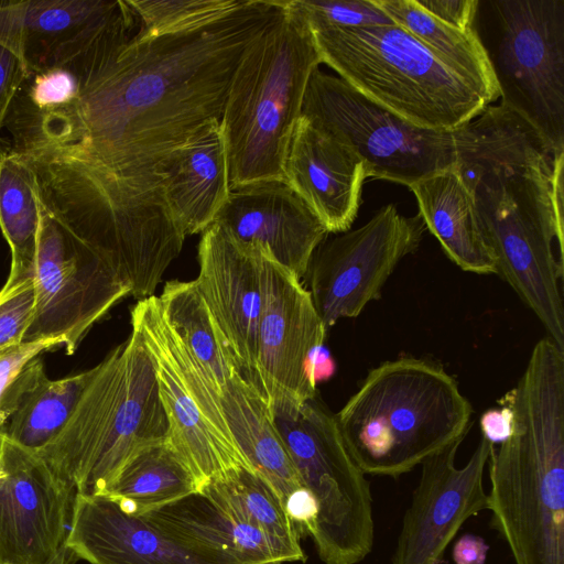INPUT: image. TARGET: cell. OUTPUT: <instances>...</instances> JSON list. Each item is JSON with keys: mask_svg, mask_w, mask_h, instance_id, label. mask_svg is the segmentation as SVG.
Returning <instances> with one entry per match:
<instances>
[{"mask_svg": "<svg viewBox=\"0 0 564 564\" xmlns=\"http://www.w3.org/2000/svg\"><path fill=\"white\" fill-rule=\"evenodd\" d=\"M455 133L456 169L474 195L495 274L564 350V154L502 105Z\"/></svg>", "mask_w": 564, "mask_h": 564, "instance_id": "cell-1", "label": "cell"}, {"mask_svg": "<svg viewBox=\"0 0 564 564\" xmlns=\"http://www.w3.org/2000/svg\"><path fill=\"white\" fill-rule=\"evenodd\" d=\"M498 403L512 432L490 447L491 524L516 564H564V350L540 339Z\"/></svg>", "mask_w": 564, "mask_h": 564, "instance_id": "cell-2", "label": "cell"}, {"mask_svg": "<svg viewBox=\"0 0 564 564\" xmlns=\"http://www.w3.org/2000/svg\"><path fill=\"white\" fill-rule=\"evenodd\" d=\"M471 405L442 365L401 357L372 368L335 414L352 459L366 475L398 478L471 426Z\"/></svg>", "mask_w": 564, "mask_h": 564, "instance_id": "cell-3", "label": "cell"}, {"mask_svg": "<svg viewBox=\"0 0 564 564\" xmlns=\"http://www.w3.org/2000/svg\"><path fill=\"white\" fill-rule=\"evenodd\" d=\"M93 367L62 432L36 453L76 494L102 496L141 449L167 441L156 371L140 330Z\"/></svg>", "mask_w": 564, "mask_h": 564, "instance_id": "cell-4", "label": "cell"}, {"mask_svg": "<svg viewBox=\"0 0 564 564\" xmlns=\"http://www.w3.org/2000/svg\"><path fill=\"white\" fill-rule=\"evenodd\" d=\"M322 63L302 15L281 0L274 18L247 46L220 119L230 189L283 181V163L304 93Z\"/></svg>", "mask_w": 564, "mask_h": 564, "instance_id": "cell-5", "label": "cell"}, {"mask_svg": "<svg viewBox=\"0 0 564 564\" xmlns=\"http://www.w3.org/2000/svg\"><path fill=\"white\" fill-rule=\"evenodd\" d=\"M307 26L322 63L416 127L454 131L491 104L481 90L398 25Z\"/></svg>", "mask_w": 564, "mask_h": 564, "instance_id": "cell-6", "label": "cell"}, {"mask_svg": "<svg viewBox=\"0 0 564 564\" xmlns=\"http://www.w3.org/2000/svg\"><path fill=\"white\" fill-rule=\"evenodd\" d=\"M474 30L500 105L564 153V0L479 1Z\"/></svg>", "mask_w": 564, "mask_h": 564, "instance_id": "cell-7", "label": "cell"}, {"mask_svg": "<svg viewBox=\"0 0 564 564\" xmlns=\"http://www.w3.org/2000/svg\"><path fill=\"white\" fill-rule=\"evenodd\" d=\"M303 486L318 505L312 536L325 564H358L372 550V495L335 414L316 395L303 403L268 402Z\"/></svg>", "mask_w": 564, "mask_h": 564, "instance_id": "cell-8", "label": "cell"}, {"mask_svg": "<svg viewBox=\"0 0 564 564\" xmlns=\"http://www.w3.org/2000/svg\"><path fill=\"white\" fill-rule=\"evenodd\" d=\"M301 117L350 147L364 161L367 177L410 187L457 165L455 130L416 127L318 68L308 79Z\"/></svg>", "mask_w": 564, "mask_h": 564, "instance_id": "cell-9", "label": "cell"}, {"mask_svg": "<svg viewBox=\"0 0 564 564\" xmlns=\"http://www.w3.org/2000/svg\"><path fill=\"white\" fill-rule=\"evenodd\" d=\"M131 325L140 330L154 362L169 421L167 443L200 490L234 470H253L228 430L219 391L166 324L158 296L132 307Z\"/></svg>", "mask_w": 564, "mask_h": 564, "instance_id": "cell-10", "label": "cell"}, {"mask_svg": "<svg viewBox=\"0 0 564 564\" xmlns=\"http://www.w3.org/2000/svg\"><path fill=\"white\" fill-rule=\"evenodd\" d=\"M39 206L35 308L23 343L57 340L72 355L93 325L130 295V289L96 252L67 236L40 202Z\"/></svg>", "mask_w": 564, "mask_h": 564, "instance_id": "cell-11", "label": "cell"}, {"mask_svg": "<svg viewBox=\"0 0 564 564\" xmlns=\"http://www.w3.org/2000/svg\"><path fill=\"white\" fill-rule=\"evenodd\" d=\"M425 229L419 214L405 217L389 204L361 227L318 245L304 278L326 329L340 318L358 316L380 297L398 263L417 249Z\"/></svg>", "mask_w": 564, "mask_h": 564, "instance_id": "cell-12", "label": "cell"}, {"mask_svg": "<svg viewBox=\"0 0 564 564\" xmlns=\"http://www.w3.org/2000/svg\"><path fill=\"white\" fill-rule=\"evenodd\" d=\"M260 250V249H259ZM257 381L268 402L317 395L314 365L326 327L301 280L261 251Z\"/></svg>", "mask_w": 564, "mask_h": 564, "instance_id": "cell-13", "label": "cell"}, {"mask_svg": "<svg viewBox=\"0 0 564 564\" xmlns=\"http://www.w3.org/2000/svg\"><path fill=\"white\" fill-rule=\"evenodd\" d=\"M457 440L421 464V475L406 509L392 564H438L462 525L488 509L484 473L491 444L481 436L463 467L455 463Z\"/></svg>", "mask_w": 564, "mask_h": 564, "instance_id": "cell-14", "label": "cell"}, {"mask_svg": "<svg viewBox=\"0 0 564 564\" xmlns=\"http://www.w3.org/2000/svg\"><path fill=\"white\" fill-rule=\"evenodd\" d=\"M76 490L7 440L0 457V564H45L65 544Z\"/></svg>", "mask_w": 564, "mask_h": 564, "instance_id": "cell-15", "label": "cell"}, {"mask_svg": "<svg viewBox=\"0 0 564 564\" xmlns=\"http://www.w3.org/2000/svg\"><path fill=\"white\" fill-rule=\"evenodd\" d=\"M198 264L196 286L227 339L240 375L258 388L261 252L236 241L213 223L203 231Z\"/></svg>", "mask_w": 564, "mask_h": 564, "instance_id": "cell-16", "label": "cell"}, {"mask_svg": "<svg viewBox=\"0 0 564 564\" xmlns=\"http://www.w3.org/2000/svg\"><path fill=\"white\" fill-rule=\"evenodd\" d=\"M215 224L236 241L260 249L300 280L329 234L308 205L279 180L230 189Z\"/></svg>", "mask_w": 564, "mask_h": 564, "instance_id": "cell-17", "label": "cell"}, {"mask_svg": "<svg viewBox=\"0 0 564 564\" xmlns=\"http://www.w3.org/2000/svg\"><path fill=\"white\" fill-rule=\"evenodd\" d=\"M65 545L90 564H242L183 544L104 496L75 494Z\"/></svg>", "mask_w": 564, "mask_h": 564, "instance_id": "cell-18", "label": "cell"}, {"mask_svg": "<svg viewBox=\"0 0 564 564\" xmlns=\"http://www.w3.org/2000/svg\"><path fill=\"white\" fill-rule=\"evenodd\" d=\"M367 178L364 161L348 145L297 120L283 163V181L308 205L330 234L354 223Z\"/></svg>", "mask_w": 564, "mask_h": 564, "instance_id": "cell-19", "label": "cell"}, {"mask_svg": "<svg viewBox=\"0 0 564 564\" xmlns=\"http://www.w3.org/2000/svg\"><path fill=\"white\" fill-rule=\"evenodd\" d=\"M158 174L183 234L194 235L209 227L230 193L220 120L203 124L163 162Z\"/></svg>", "mask_w": 564, "mask_h": 564, "instance_id": "cell-20", "label": "cell"}, {"mask_svg": "<svg viewBox=\"0 0 564 564\" xmlns=\"http://www.w3.org/2000/svg\"><path fill=\"white\" fill-rule=\"evenodd\" d=\"M93 376V368L50 379L43 360L32 358L0 391V436L39 453L62 432Z\"/></svg>", "mask_w": 564, "mask_h": 564, "instance_id": "cell-21", "label": "cell"}, {"mask_svg": "<svg viewBox=\"0 0 564 564\" xmlns=\"http://www.w3.org/2000/svg\"><path fill=\"white\" fill-rule=\"evenodd\" d=\"M416 197L425 228L463 271L496 273L480 229L474 195L456 166L422 178L409 187Z\"/></svg>", "mask_w": 564, "mask_h": 564, "instance_id": "cell-22", "label": "cell"}, {"mask_svg": "<svg viewBox=\"0 0 564 564\" xmlns=\"http://www.w3.org/2000/svg\"><path fill=\"white\" fill-rule=\"evenodd\" d=\"M220 404L237 447L285 508L290 495L304 486L264 394L236 372L220 389Z\"/></svg>", "mask_w": 564, "mask_h": 564, "instance_id": "cell-23", "label": "cell"}, {"mask_svg": "<svg viewBox=\"0 0 564 564\" xmlns=\"http://www.w3.org/2000/svg\"><path fill=\"white\" fill-rule=\"evenodd\" d=\"M141 517L196 550L242 564H283L262 533L226 514L200 491Z\"/></svg>", "mask_w": 564, "mask_h": 564, "instance_id": "cell-24", "label": "cell"}, {"mask_svg": "<svg viewBox=\"0 0 564 564\" xmlns=\"http://www.w3.org/2000/svg\"><path fill=\"white\" fill-rule=\"evenodd\" d=\"M111 0H0V45L25 72L43 55L102 14Z\"/></svg>", "mask_w": 564, "mask_h": 564, "instance_id": "cell-25", "label": "cell"}, {"mask_svg": "<svg viewBox=\"0 0 564 564\" xmlns=\"http://www.w3.org/2000/svg\"><path fill=\"white\" fill-rule=\"evenodd\" d=\"M200 492L236 521L262 533L283 564L306 560L297 529L273 488L258 473L234 470L209 481Z\"/></svg>", "mask_w": 564, "mask_h": 564, "instance_id": "cell-26", "label": "cell"}, {"mask_svg": "<svg viewBox=\"0 0 564 564\" xmlns=\"http://www.w3.org/2000/svg\"><path fill=\"white\" fill-rule=\"evenodd\" d=\"M377 4L453 72L481 90L491 102L499 97L487 53L474 29L462 30L425 11L416 0H376Z\"/></svg>", "mask_w": 564, "mask_h": 564, "instance_id": "cell-27", "label": "cell"}, {"mask_svg": "<svg viewBox=\"0 0 564 564\" xmlns=\"http://www.w3.org/2000/svg\"><path fill=\"white\" fill-rule=\"evenodd\" d=\"M199 491L189 468L165 441L131 457L102 496L126 513L141 517Z\"/></svg>", "mask_w": 564, "mask_h": 564, "instance_id": "cell-28", "label": "cell"}, {"mask_svg": "<svg viewBox=\"0 0 564 564\" xmlns=\"http://www.w3.org/2000/svg\"><path fill=\"white\" fill-rule=\"evenodd\" d=\"M158 299L166 324L220 393L239 368L195 281H169Z\"/></svg>", "mask_w": 564, "mask_h": 564, "instance_id": "cell-29", "label": "cell"}, {"mask_svg": "<svg viewBox=\"0 0 564 564\" xmlns=\"http://www.w3.org/2000/svg\"><path fill=\"white\" fill-rule=\"evenodd\" d=\"M41 213L35 175L12 151L0 154V229L11 251V268L4 284L33 276Z\"/></svg>", "mask_w": 564, "mask_h": 564, "instance_id": "cell-30", "label": "cell"}, {"mask_svg": "<svg viewBox=\"0 0 564 564\" xmlns=\"http://www.w3.org/2000/svg\"><path fill=\"white\" fill-rule=\"evenodd\" d=\"M243 0H128L140 22L135 37L144 39L197 28L237 9Z\"/></svg>", "mask_w": 564, "mask_h": 564, "instance_id": "cell-31", "label": "cell"}, {"mask_svg": "<svg viewBox=\"0 0 564 564\" xmlns=\"http://www.w3.org/2000/svg\"><path fill=\"white\" fill-rule=\"evenodd\" d=\"M308 25L362 28L395 25L376 0H289Z\"/></svg>", "mask_w": 564, "mask_h": 564, "instance_id": "cell-32", "label": "cell"}, {"mask_svg": "<svg viewBox=\"0 0 564 564\" xmlns=\"http://www.w3.org/2000/svg\"><path fill=\"white\" fill-rule=\"evenodd\" d=\"M35 308L33 276L0 291V364L25 350L24 344Z\"/></svg>", "mask_w": 564, "mask_h": 564, "instance_id": "cell-33", "label": "cell"}, {"mask_svg": "<svg viewBox=\"0 0 564 564\" xmlns=\"http://www.w3.org/2000/svg\"><path fill=\"white\" fill-rule=\"evenodd\" d=\"M25 77L26 72L21 61L0 45V130L4 127L11 104Z\"/></svg>", "mask_w": 564, "mask_h": 564, "instance_id": "cell-34", "label": "cell"}, {"mask_svg": "<svg viewBox=\"0 0 564 564\" xmlns=\"http://www.w3.org/2000/svg\"><path fill=\"white\" fill-rule=\"evenodd\" d=\"M430 14L462 30L474 29L479 0H416Z\"/></svg>", "mask_w": 564, "mask_h": 564, "instance_id": "cell-35", "label": "cell"}, {"mask_svg": "<svg viewBox=\"0 0 564 564\" xmlns=\"http://www.w3.org/2000/svg\"><path fill=\"white\" fill-rule=\"evenodd\" d=\"M285 511L300 534L313 536L316 530L318 505L308 489L302 487L291 494L285 501Z\"/></svg>", "mask_w": 564, "mask_h": 564, "instance_id": "cell-36", "label": "cell"}, {"mask_svg": "<svg viewBox=\"0 0 564 564\" xmlns=\"http://www.w3.org/2000/svg\"><path fill=\"white\" fill-rule=\"evenodd\" d=\"M498 409L486 411L480 417L482 437L490 444L503 443L512 432V414L509 408L499 404Z\"/></svg>", "mask_w": 564, "mask_h": 564, "instance_id": "cell-37", "label": "cell"}, {"mask_svg": "<svg viewBox=\"0 0 564 564\" xmlns=\"http://www.w3.org/2000/svg\"><path fill=\"white\" fill-rule=\"evenodd\" d=\"M488 550L489 545L481 536L467 533L455 542L453 561L455 564H485Z\"/></svg>", "mask_w": 564, "mask_h": 564, "instance_id": "cell-38", "label": "cell"}, {"mask_svg": "<svg viewBox=\"0 0 564 564\" xmlns=\"http://www.w3.org/2000/svg\"><path fill=\"white\" fill-rule=\"evenodd\" d=\"M78 560L76 554L64 544L55 556L45 564H76Z\"/></svg>", "mask_w": 564, "mask_h": 564, "instance_id": "cell-39", "label": "cell"}]
</instances>
